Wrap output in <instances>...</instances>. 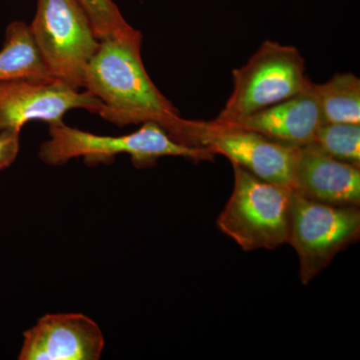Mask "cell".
Listing matches in <instances>:
<instances>
[{
    "instance_id": "obj_9",
    "label": "cell",
    "mask_w": 360,
    "mask_h": 360,
    "mask_svg": "<svg viewBox=\"0 0 360 360\" xmlns=\"http://www.w3.org/2000/svg\"><path fill=\"white\" fill-rule=\"evenodd\" d=\"M103 331L80 314H46L23 333L20 360H98L104 349Z\"/></svg>"
},
{
    "instance_id": "obj_11",
    "label": "cell",
    "mask_w": 360,
    "mask_h": 360,
    "mask_svg": "<svg viewBox=\"0 0 360 360\" xmlns=\"http://www.w3.org/2000/svg\"><path fill=\"white\" fill-rule=\"evenodd\" d=\"M311 82L297 96L258 111L231 127L250 130L290 146L312 143L322 124V118Z\"/></svg>"
},
{
    "instance_id": "obj_4",
    "label": "cell",
    "mask_w": 360,
    "mask_h": 360,
    "mask_svg": "<svg viewBox=\"0 0 360 360\" xmlns=\"http://www.w3.org/2000/svg\"><path fill=\"white\" fill-rule=\"evenodd\" d=\"M233 89L212 123L231 127L309 87L305 61L292 45L266 40L245 65L232 70Z\"/></svg>"
},
{
    "instance_id": "obj_15",
    "label": "cell",
    "mask_w": 360,
    "mask_h": 360,
    "mask_svg": "<svg viewBox=\"0 0 360 360\" xmlns=\"http://www.w3.org/2000/svg\"><path fill=\"white\" fill-rule=\"evenodd\" d=\"M78 2L89 16L99 41L129 32L132 28L123 18L113 0H78Z\"/></svg>"
},
{
    "instance_id": "obj_6",
    "label": "cell",
    "mask_w": 360,
    "mask_h": 360,
    "mask_svg": "<svg viewBox=\"0 0 360 360\" xmlns=\"http://www.w3.org/2000/svg\"><path fill=\"white\" fill-rule=\"evenodd\" d=\"M359 233V206L326 205L295 193L288 243L300 258L302 283L319 276Z\"/></svg>"
},
{
    "instance_id": "obj_13",
    "label": "cell",
    "mask_w": 360,
    "mask_h": 360,
    "mask_svg": "<svg viewBox=\"0 0 360 360\" xmlns=\"http://www.w3.org/2000/svg\"><path fill=\"white\" fill-rule=\"evenodd\" d=\"M322 123L360 124V79L354 73H338L324 84L311 82Z\"/></svg>"
},
{
    "instance_id": "obj_7",
    "label": "cell",
    "mask_w": 360,
    "mask_h": 360,
    "mask_svg": "<svg viewBox=\"0 0 360 360\" xmlns=\"http://www.w3.org/2000/svg\"><path fill=\"white\" fill-rule=\"evenodd\" d=\"M186 146L224 155L259 179L295 193L296 167L302 146L271 141L250 130L201 120H193Z\"/></svg>"
},
{
    "instance_id": "obj_10",
    "label": "cell",
    "mask_w": 360,
    "mask_h": 360,
    "mask_svg": "<svg viewBox=\"0 0 360 360\" xmlns=\"http://www.w3.org/2000/svg\"><path fill=\"white\" fill-rule=\"evenodd\" d=\"M295 193L326 205L359 206V165L336 160L314 143L302 146Z\"/></svg>"
},
{
    "instance_id": "obj_3",
    "label": "cell",
    "mask_w": 360,
    "mask_h": 360,
    "mask_svg": "<svg viewBox=\"0 0 360 360\" xmlns=\"http://www.w3.org/2000/svg\"><path fill=\"white\" fill-rule=\"evenodd\" d=\"M233 191L217 219L220 231L245 251L288 243L295 193L232 163Z\"/></svg>"
},
{
    "instance_id": "obj_5",
    "label": "cell",
    "mask_w": 360,
    "mask_h": 360,
    "mask_svg": "<svg viewBox=\"0 0 360 360\" xmlns=\"http://www.w3.org/2000/svg\"><path fill=\"white\" fill-rule=\"evenodd\" d=\"M30 28L51 77L82 89L101 41L78 0H39Z\"/></svg>"
},
{
    "instance_id": "obj_14",
    "label": "cell",
    "mask_w": 360,
    "mask_h": 360,
    "mask_svg": "<svg viewBox=\"0 0 360 360\" xmlns=\"http://www.w3.org/2000/svg\"><path fill=\"white\" fill-rule=\"evenodd\" d=\"M312 143L336 160L360 165V124L322 123Z\"/></svg>"
},
{
    "instance_id": "obj_12",
    "label": "cell",
    "mask_w": 360,
    "mask_h": 360,
    "mask_svg": "<svg viewBox=\"0 0 360 360\" xmlns=\"http://www.w3.org/2000/svg\"><path fill=\"white\" fill-rule=\"evenodd\" d=\"M13 78H52L40 58L30 25L22 21L8 25L0 51V80Z\"/></svg>"
},
{
    "instance_id": "obj_8",
    "label": "cell",
    "mask_w": 360,
    "mask_h": 360,
    "mask_svg": "<svg viewBox=\"0 0 360 360\" xmlns=\"http://www.w3.org/2000/svg\"><path fill=\"white\" fill-rule=\"evenodd\" d=\"M103 103L91 92L72 89L54 78H13L0 80V132L16 129L33 120L63 122L70 110L98 115Z\"/></svg>"
},
{
    "instance_id": "obj_16",
    "label": "cell",
    "mask_w": 360,
    "mask_h": 360,
    "mask_svg": "<svg viewBox=\"0 0 360 360\" xmlns=\"http://www.w3.org/2000/svg\"><path fill=\"white\" fill-rule=\"evenodd\" d=\"M20 131L16 129L0 132V172L11 167L20 153Z\"/></svg>"
},
{
    "instance_id": "obj_1",
    "label": "cell",
    "mask_w": 360,
    "mask_h": 360,
    "mask_svg": "<svg viewBox=\"0 0 360 360\" xmlns=\"http://www.w3.org/2000/svg\"><path fill=\"white\" fill-rule=\"evenodd\" d=\"M142 34L129 32L101 40L85 70L82 89L103 103L98 115L118 127L155 122L174 141L184 144L191 120L161 94L144 68Z\"/></svg>"
},
{
    "instance_id": "obj_2",
    "label": "cell",
    "mask_w": 360,
    "mask_h": 360,
    "mask_svg": "<svg viewBox=\"0 0 360 360\" xmlns=\"http://www.w3.org/2000/svg\"><path fill=\"white\" fill-rule=\"evenodd\" d=\"M49 139L41 144L39 158L53 167L63 165L73 158H84L87 165L108 163L115 156L127 155L135 167H153L165 156H180L195 161L214 160L207 148H191L174 141L155 122L142 123L134 134L104 136L68 127L65 123L49 125Z\"/></svg>"
}]
</instances>
